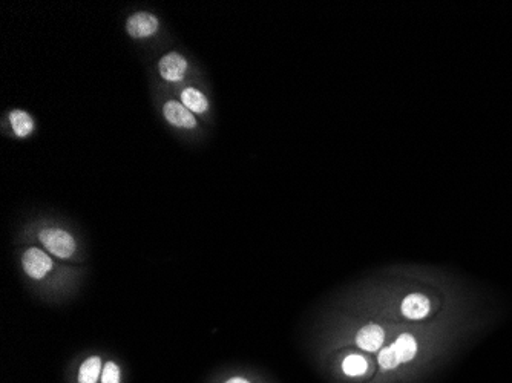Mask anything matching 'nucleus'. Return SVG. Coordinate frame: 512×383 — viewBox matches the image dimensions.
Listing matches in <instances>:
<instances>
[{"mask_svg": "<svg viewBox=\"0 0 512 383\" xmlns=\"http://www.w3.org/2000/svg\"><path fill=\"white\" fill-rule=\"evenodd\" d=\"M40 241L46 250L59 258H71L76 250V241L73 236L60 229H43L39 235Z\"/></svg>", "mask_w": 512, "mask_h": 383, "instance_id": "f257e3e1", "label": "nucleus"}, {"mask_svg": "<svg viewBox=\"0 0 512 383\" xmlns=\"http://www.w3.org/2000/svg\"><path fill=\"white\" fill-rule=\"evenodd\" d=\"M23 269L31 278L42 279L53 269V261L42 250L30 249L23 255Z\"/></svg>", "mask_w": 512, "mask_h": 383, "instance_id": "f03ea898", "label": "nucleus"}, {"mask_svg": "<svg viewBox=\"0 0 512 383\" xmlns=\"http://www.w3.org/2000/svg\"><path fill=\"white\" fill-rule=\"evenodd\" d=\"M126 30H128L129 36L137 37V39L152 36L158 30L157 17L149 13L134 14L129 17Z\"/></svg>", "mask_w": 512, "mask_h": 383, "instance_id": "7ed1b4c3", "label": "nucleus"}, {"mask_svg": "<svg viewBox=\"0 0 512 383\" xmlns=\"http://www.w3.org/2000/svg\"><path fill=\"white\" fill-rule=\"evenodd\" d=\"M158 69H160V74L163 76V79L168 80V82H180L184 74H186L188 62H186V59L181 57L180 54H166V56L160 60V63H158Z\"/></svg>", "mask_w": 512, "mask_h": 383, "instance_id": "20e7f679", "label": "nucleus"}, {"mask_svg": "<svg viewBox=\"0 0 512 383\" xmlns=\"http://www.w3.org/2000/svg\"><path fill=\"white\" fill-rule=\"evenodd\" d=\"M402 315L411 321H419V319L427 318L431 311L430 299L421 293H413L404 299L401 305Z\"/></svg>", "mask_w": 512, "mask_h": 383, "instance_id": "39448f33", "label": "nucleus"}, {"mask_svg": "<svg viewBox=\"0 0 512 383\" xmlns=\"http://www.w3.org/2000/svg\"><path fill=\"white\" fill-rule=\"evenodd\" d=\"M163 112H165L166 120L178 128L192 129L197 126L194 114L183 103L168 102Z\"/></svg>", "mask_w": 512, "mask_h": 383, "instance_id": "423d86ee", "label": "nucleus"}, {"mask_svg": "<svg viewBox=\"0 0 512 383\" xmlns=\"http://www.w3.org/2000/svg\"><path fill=\"white\" fill-rule=\"evenodd\" d=\"M384 338V330L379 325L370 324L359 330L358 336H356V344L362 350L373 353V351H378L382 347Z\"/></svg>", "mask_w": 512, "mask_h": 383, "instance_id": "0eeeda50", "label": "nucleus"}, {"mask_svg": "<svg viewBox=\"0 0 512 383\" xmlns=\"http://www.w3.org/2000/svg\"><path fill=\"white\" fill-rule=\"evenodd\" d=\"M391 348H393L394 354H396L401 364L413 361L414 356L417 354V342L411 334H402V336H399V338L394 341V344H391Z\"/></svg>", "mask_w": 512, "mask_h": 383, "instance_id": "6e6552de", "label": "nucleus"}, {"mask_svg": "<svg viewBox=\"0 0 512 383\" xmlns=\"http://www.w3.org/2000/svg\"><path fill=\"white\" fill-rule=\"evenodd\" d=\"M181 103L194 114H203L209 108V102L200 91L194 88L184 89L181 92Z\"/></svg>", "mask_w": 512, "mask_h": 383, "instance_id": "1a4fd4ad", "label": "nucleus"}, {"mask_svg": "<svg viewBox=\"0 0 512 383\" xmlns=\"http://www.w3.org/2000/svg\"><path fill=\"white\" fill-rule=\"evenodd\" d=\"M10 122L11 126H13L14 134H16L17 137H28V135H30L31 132H33V118H31L30 115H28L25 111L11 112Z\"/></svg>", "mask_w": 512, "mask_h": 383, "instance_id": "9d476101", "label": "nucleus"}, {"mask_svg": "<svg viewBox=\"0 0 512 383\" xmlns=\"http://www.w3.org/2000/svg\"><path fill=\"white\" fill-rule=\"evenodd\" d=\"M102 371V362L99 357H89L80 367L79 383H96Z\"/></svg>", "mask_w": 512, "mask_h": 383, "instance_id": "9b49d317", "label": "nucleus"}, {"mask_svg": "<svg viewBox=\"0 0 512 383\" xmlns=\"http://www.w3.org/2000/svg\"><path fill=\"white\" fill-rule=\"evenodd\" d=\"M342 370L350 377L364 376L368 371V362L365 361V357L352 354V356L345 357L342 362Z\"/></svg>", "mask_w": 512, "mask_h": 383, "instance_id": "f8f14e48", "label": "nucleus"}, {"mask_svg": "<svg viewBox=\"0 0 512 383\" xmlns=\"http://www.w3.org/2000/svg\"><path fill=\"white\" fill-rule=\"evenodd\" d=\"M102 383H120V370L114 362H108L103 368Z\"/></svg>", "mask_w": 512, "mask_h": 383, "instance_id": "ddd939ff", "label": "nucleus"}, {"mask_svg": "<svg viewBox=\"0 0 512 383\" xmlns=\"http://www.w3.org/2000/svg\"><path fill=\"white\" fill-rule=\"evenodd\" d=\"M226 383H250L249 380L243 379V377H234V379H230L229 382Z\"/></svg>", "mask_w": 512, "mask_h": 383, "instance_id": "4468645a", "label": "nucleus"}]
</instances>
